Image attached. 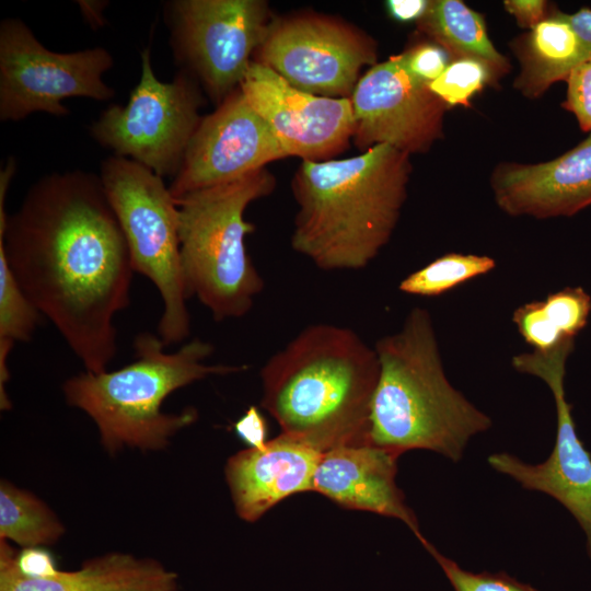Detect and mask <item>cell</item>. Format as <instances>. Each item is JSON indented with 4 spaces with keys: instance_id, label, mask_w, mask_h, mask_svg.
Listing matches in <instances>:
<instances>
[{
    "instance_id": "23",
    "label": "cell",
    "mask_w": 591,
    "mask_h": 591,
    "mask_svg": "<svg viewBox=\"0 0 591 591\" xmlns=\"http://www.w3.org/2000/svg\"><path fill=\"white\" fill-rule=\"evenodd\" d=\"M497 266L487 255L448 253L406 276L398 285L401 292L417 297H439Z\"/></svg>"
},
{
    "instance_id": "8",
    "label": "cell",
    "mask_w": 591,
    "mask_h": 591,
    "mask_svg": "<svg viewBox=\"0 0 591 591\" xmlns=\"http://www.w3.org/2000/svg\"><path fill=\"white\" fill-rule=\"evenodd\" d=\"M199 83L185 70L160 81L151 48L141 51V77L125 106L113 104L89 127L91 137L114 155L132 160L157 175L175 176L201 116Z\"/></svg>"
},
{
    "instance_id": "29",
    "label": "cell",
    "mask_w": 591,
    "mask_h": 591,
    "mask_svg": "<svg viewBox=\"0 0 591 591\" xmlns=\"http://www.w3.org/2000/svg\"><path fill=\"white\" fill-rule=\"evenodd\" d=\"M402 57L408 70L428 84L438 79L452 61L449 54L433 42L417 44L402 53Z\"/></svg>"
},
{
    "instance_id": "17",
    "label": "cell",
    "mask_w": 591,
    "mask_h": 591,
    "mask_svg": "<svg viewBox=\"0 0 591 591\" xmlns=\"http://www.w3.org/2000/svg\"><path fill=\"white\" fill-rule=\"evenodd\" d=\"M398 456L371 443L323 452L313 476V490L337 505L394 518L422 537L414 511L397 487Z\"/></svg>"
},
{
    "instance_id": "30",
    "label": "cell",
    "mask_w": 591,
    "mask_h": 591,
    "mask_svg": "<svg viewBox=\"0 0 591 591\" xmlns=\"http://www.w3.org/2000/svg\"><path fill=\"white\" fill-rule=\"evenodd\" d=\"M503 7L520 27L529 30L546 20L553 10L545 0H506Z\"/></svg>"
},
{
    "instance_id": "9",
    "label": "cell",
    "mask_w": 591,
    "mask_h": 591,
    "mask_svg": "<svg viewBox=\"0 0 591 591\" xmlns=\"http://www.w3.org/2000/svg\"><path fill=\"white\" fill-rule=\"evenodd\" d=\"M113 65L104 47L51 51L22 20L4 19L0 23V120L18 121L37 112L62 117L69 114L62 103L69 97L109 101L115 91L103 76Z\"/></svg>"
},
{
    "instance_id": "2",
    "label": "cell",
    "mask_w": 591,
    "mask_h": 591,
    "mask_svg": "<svg viewBox=\"0 0 591 591\" xmlns=\"http://www.w3.org/2000/svg\"><path fill=\"white\" fill-rule=\"evenodd\" d=\"M410 173V155L386 144L347 159L303 161L292 179L293 251L321 270L366 268L397 225Z\"/></svg>"
},
{
    "instance_id": "34",
    "label": "cell",
    "mask_w": 591,
    "mask_h": 591,
    "mask_svg": "<svg viewBox=\"0 0 591 591\" xmlns=\"http://www.w3.org/2000/svg\"><path fill=\"white\" fill-rule=\"evenodd\" d=\"M429 1L426 0H390L386 9L392 19L397 22H418L425 14Z\"/></svg>"
},
{
    "instance_id": "19",
    "label": "cell",
    "mask_w": 591,
    "mask_h": 591,
    "mask_svg": "<svg viewBox=\"0 0 591 591\" xmlns=\"http://www.w3.org/2000/svg\"><path fill=\"white\" fill-rule=\"evenodd\" d=\"M18 554L0 540V591H177V575L151 558L111 553L83 563L74 571L43 578L23 575Z\"/></svg>"
},
{
    "instance_id": "28",
    "label": "cell",
    "mask_w": 591,
    "mask_h": 591,
    "mask_svg": "<svg viewBox=\"0 0 591 591\" xmlns=\"http://www.w3.org/2000/svg\"><path fill=\"white\" fill-rule=\"evenodd\" d=\"M566 82L561 106L576 117L581 130L591 132V60L575 68Z\"/></svg>"
},
{
    "instance_id": "15",
    "label": "cell",
    "mask_w": 591,
    "mask_h": 591,
    "mask_svg": "<svg viewBox=\"0 0 591 591\" xmlns=\"http://www.w3.org/2000/svg\"><path fill=\"white\" fill-rule=\"evenodd\" d=\"M240 90L267 123L287 157H299L303 161L332 160L354 138L350 99L303 92L254 60Z\"/></svg>"
},
{
    "instance_id": "22",
    "label": "cell",
    "mask_w": 591,
    "mask_h": 591,
    "mask_svg": "<svg viewBox=\"0 0 591 591\" xmlns=\"http://www.w3.org/2000/svg\"><path fill=\"white\" fill-rule=\"evenodd\" d=\"M65 529L56 514L34 495L2 480L0 485V540L22 546L49 545Z\"/></svg>"
},
{
    "instance_id": "5",
    "label": "cell",
    "mask_w": 591,
    "mask_h": 591,
    "mask_svg": "<svg viewBox=\"0 0 591 591\" xmlns=\"http://www.w3.org/2000/svg\"><path fill=\"white\" fill-rule=\"evenodd\" d=\"M158 335L139 333L134 339L135 361L115 371H85L62 386L67 403L86 413L97 426L101 442L111 453L124 447L159 450L172 436L197 419V410L162 412L174 391L205 379L241 372L247 366L208 364L213 346L200 338L173 352Z\"/></svg>"
},
{
    "instance_id": "31",
    "label": "cell",
    "mask_w": 591,
    "mask_h": 591,
    "mask_svg": "<svg viewBox=\"0 0 591 591\" xmlns=\"http://www.w3.org/2000/svg\"><path fill=\"white\" fill-rule=\"evenodd\" d=\"M234 429L248 448H260L267 442L266 420L255 406H251L235 422Z\"/></svg>"
},
{
    "instance_id": "18",
    "label": "cell",
    "mask_w": 591,
    "mask_h": 591,
    "mask_svg": "<svg viewBox=\"0 0 591 591\" xmlns=\"http://www.w3.org/2000/svg\"><path fill=\"white\" fill-rule=\"evenodd\" d=\"M322 453L286 434L232 455L225 478L239 517L258 520L285 498L313 490Z\"/></svg>"
},
{
    "instance_id": "16",
    "label": "cell",
    "mask_w": 591,
    "mask_h": 591,
    "mask_svg": "<svg viewBox=\"0 0 591 591\" xmlns=\"http://www.w3.org/2000/svg\"><path fill=\"white\" fill-rule=\"evenodd\" d=\"M490 186L500 210L512 217H570L591 206V132L556 159L499 163Z\"/></svg>"
},
{
    "instance_id": "20",
    "label": "cell",
    "mask_w": 591,
    "mask_h": 591,
    "mask_svg": "<svg viewBox=\"0 0 591 591\" xmlns=\"http://www.w3.org/2000/svg\"><path fill=\"white\" fill-rule=\"evenodd\" d=\"M511 49L520 62L514 88L531 100L541 97L554 83L567 81L584 61L575 33L556 14V9L546 20L514 38Z\"/></svg>"
},
{
    "instance_id": "10",
    "label": "cell",
    "mask_w": 591,
    "mask_h": 591,
    "mask_svg": "<svg viewBox=\"0 0 591 591\" xmlns=\"http://www.w3.org/2000/svg\"><path fill=\"white\" fill-rule=\"evenodd\" d=\"M166 16L175 59L217 106L240 88L273 21L260 0L169 1Z\"/></svg>"
},
{
    "instance_id": "3",
    "label": "cell",
    "mask_w": 591,
    "mask_h": 591,
    "mask_svg": "<svg viewBox=\"0 0 591 591\" xmlns=\"http://www.w3.org/2000/svg\"><path fill=\"white\" fill-rule=\"evenodd\" d=\"M378 376L375 349L355 331L309 325L262 368V406L282 434L321 453L369 443Z\"/></svg>"
},
{
    "instance_id": "33",
    "label": "cell",
    "mask_w": 591,
    "mask_h": 591,
    "mask_svg": "<svg viewBox=\"0 0 591 591\" xmlns=\"http://www.w3.org/2000/svg\"><path fill=\"white\" fill-rule=\"evenodd\" d=\"M556 14L564 20L575 33L583 60H591V9L583 7L571 14L556 10Z\"/></svg>"
},
{
    "instance_id": "7",
    "label": "cell",
    "mask_w": 591,
    "mask_h": 591,
    "mask_svg": "<svg viewBox=\"0 0 591 591\" xmlns=\"http://www.w3.org/2000/svg\"><path fill=\"white\" fill-rule=\"evenodd\" d=\"M100 178L118 220L134 271L147 277L163 303L158 336L165 346L190 333L178 235V207L163 177L117 155L101 163Z\"/></svg>"
},
{
    "instance_id": "11",
    "label": "cell",
    "mask_w": 591,
    "mask_h": 591,
    "mask_svg": "<svg viewBox=\"0 0 591 591\" xmlns=\"http://www.w3.org/2000/svg\"><path fill=\"white\" fill-rule=\"evenodd\" d=\"M255 57L303 92L350 99L361 69L376 63L378 48L356 26L309 13L273 20Z\"/></svg>"
},
{
    "instance_id": "27",
    "label": "cell",
    "mask_w": 591,
    "mask_h": 591,
    "mask_svg": "<svg viewBox=\"0 0 591 591\" xmlns=\"http://www.w3.org/2000/svg\"><path fill=\"white\" fill-rule=\"evenodd\" d=\"M419 542L441 567L454 591H540L536 588L520 582L505 571L472 572L463 569L457 563L442 555L424 536Z\"/></svg>"
},
{
    "instance_id": "1",
    "label": "cell",
    "mask_w": 591,
    "mask_h": 591,
    "mask_svg": "<svg viewBox=\"0 0 591 591\" xmlns=\"http://www.w3.org/2000/svg\"><path fill=\"white\" fill-rule=\"evenodd\" d=\"M0 246L23 292L85 370L106 371L134 268L100 176L72 170L39 178L14 213L0 217Z\"/></svg>"
},
{
    "instance_id": "32",
    "label": "cell",
    "mask_w": 591,
    "mask_h": 591,
    "mask_svg": "<svg viewBox=\"0 0 591 591\" xmlns=\"http://www.w3.org/2000/svg\"><path fill=\"white\" fill-rule=\"evenodd\" d=\"M16 564L23 575L33 578L51 576L58 571L50 555L35 547H26L19 553Z\"/></svg>"
},
{
    "instance_id": "25",
    "label": "cell",
    "mask_w": 591,
    "mask_h": 591,
    "mask_svg": "<svg viewBox=\"0 0 591 591\" xmlns=\"http://www.w3.org/2000/svg\"><path fill=\"white\" fill-rule=\"evenodd\" d=\"M541 313L552 333L560 340H575L587 326L591 297L581 287H566L540 300Z\"/></svg>"
},
{
    "instance_id": "6",
    "label": "cell",
    "mask_w": 591,
    "mask_h": 591,
    "mask_svg": "<svg viewBox=\"0 0 591 591\" xmlns=\"http://www.w3.org/2000/svg\"><path fill=\"white\" fill-rule=\"evenodd\" d=\"M275 185V177L265 167L175 199L188 298H197L217 322L246 315L264 289L245 246V237L255 227L244 213Z\"/></svg>"
},
{
    "instance_id": "24",
    "label": "cell",
    "mask_w": 591,
    "mask_h": 591,
    "mask_svg": "<svg viewBox=\"0 0 591 591\" xmlns=\"http://www.w3.org/2000/svg\"><path fill=\"white\" fill-rule=\"evenodd\" d=\"M42 314L23 292L0 246V341L31 340Z\"/></svg>"
},
{
    "instance_id": "12",
    "label": "cell",
    "mask_w": 591,
    "mask_h": 591,
    "mask_svg": "<svg viewBox=\"0 0 591 591\" xmlns=\"http://www.w3.org/2000/svg\"><path fill=\"white\" fill-rule=\"evenodd\" d=\"M575 347L567 340L547 350L514 355L513 369L542 380L551 390L556 407V439L546 461L529 464L510 453L489 455L488 464L524 489L551 496L563 505L584 532L591 558V454L579 439L566 399V363Z\"/></svg>"
},
{
    "instance_id": "14",
    "label": "cell",
    "mask_w": 591,
    "mask_h": 591,
    "mask_svg": "<svg viewBox=\"0 0 591 591\" xmlns=\"http://www.w3.org/2000/svg\"><path fill=\"white\" fill-rule=\"evenodd\" d=\"M287 157L240 88L204 116L169 186L174 199L248 176Z\"/></svg>"
},
{
    "instance_id": "21",
    "label": "cell",
    "mask_w": 591,
    "mask_h": 591,
    "mask_svg": "<svg viewBox=\"0 0 591 591\" xmlns=\"http://www.w3.org/2000/svg\"><path fill=\"white\" fill-rule=\"evenodd\" d=\"M417 27L441 46L452 61L472 59L485 65L496 84L511 69L509 59L491 43L483 15L463 1H429Z\"/></svg>"
},
{
    "instance_id": "26",
    "label": "cell",
    "mask_w": 591,
    "mask_h": 591,
    "mask_svg": "<svg viewBox=\"0 0 591 591\" xmlns=\"http://www.w3.org/2000/svg\"><path fill=\"white\" fill-rule=\"evenodd\" d=\"M496 84L488 68L472 59L450 62L442 74L429 83V89L447 104L471 107V99L486 85Z\"/></svg>"
},
{
    "instance_id": "35",
    "label": "cell",
    "mask_w": 591,
    "mask_h": 591,
    "mask_svg": "<svg viewBox=\"0 0 591 591\" xmlns=\"http://www.w3.org/2000/svg\"><path fill=\"white\" fill-rule=\"evenodd\" d=\"M77 3L80 8L82 16L92 28L96 30L106 23V20L103 16V11L108 3L107 1L83 0L77 1Z\"/></svg>"
},
{
    "instance_id": "13",
    "label": "cell",
    "mask_w": 591,
    "mask_h": 591,
    "mask_svg": "<svg viewBox=\"0 0 591 591\" xmlns=\"http://www.w3.org/2000/svg\"><path fill=\"white\" fill-rule=\"evenodd\" d=\"M354 142L362 152L380 144L425 153L443 136L449 107L406 67L402 54L372 66L350 97Z\"/></svg>"
},
{
    "instance_id": "4",
    "label": "cell",
    "mask_w": 591,
    "mask_h": 591,
    "mask_svg": "<svg viewBox=\"0 0 591 591\" xmlns=\"http://www.w3.org/2000/svg\"><path fill=\"white\" fill-rule=\"evenodd\" d=\"M374 349L379 376L369 443L398 457L420 449L457 462L468 441L490 429V417L448 380L429 311L412 309L402 327L381 337Z\"/></svg>"
}]
</instances>
